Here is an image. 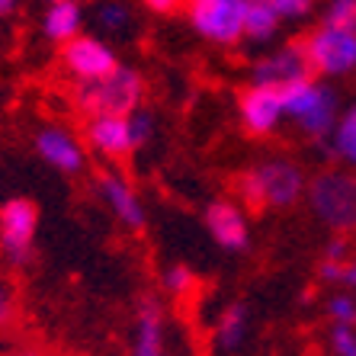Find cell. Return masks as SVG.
Segmentation results:
<instances>
[{"mask_svg":"<svg viewBox=\"0 0 356 356\" xmlns=\"http://www.w3.org/2000/svg\"><path fill=\"white\" fill-rule=\"evenodd\" d=\"M234 193L250 212L292 209L305 193V170L289 158L260 161L234 177Z\"/></svg>","mask_w":356,"mask_h":356,"instance_id":"obj_1","label":"cell"},{"mask_svg":"<svg viewBox=\"0 0 356 356\" xmlns=\"http://www.w3.org/2000/svg\"><path fill=\"white\" fill-rule=\"evenodd\" d=\"M145 99V81L135 67L119 65L116 71L103 81L93 83H77L74 87V103L87 113V119L93 116H132L141 109Z\"/></svg>","mask_w":356,"mask_h":356,"instance_id":"obj_2","label":"cell"},{"mask_svg":"<svg viewBox=\"0 0 356 356\" xmlns=\"http://www.w3.org/2000/svg\"><path fill=\"white\" fill-rule=\"evenodd\" d=\"M282 116L298 122L308 138H327L337 129V93L318 81H296L282 87Z\"/></svg>","mask_w":356,"mask_h":356,"instance_id":"obj_3","label":"cell"},{"mask_svg":"<svg viewBox=\"0 0 356 356\" xmlns=\"http://www.w3.org/2000/svg\"><path fill=\"white\" fill-rule=\"evenodd\" d=\"M308 202L327 228L337 234L356 232V174L324 170L308 183Z\"/></svg>","mask_w":356,"mask_h":356,"instance_id":"obj_4","label":"cell"},{"mask_svg":"<svg viewBox=\"0 0 356 356\" xmlns=\"http://www.w3.org/2000/svg\"><path fill=\"white\" fill-rule=\"evenodd\" d=\"M39 209L33 199L13 196L0 206V250L13 266H26L35 250Z\"/></svg>","mask_w":356,"mask_h":356,"instance_id":"obj_5","label":"cell"},{"mask_svg":"<svg viewBox=\"0 0 356 356\" xmlns=\"http://www.w3.org/2000/svg\"><path fill=\"white\" fill-rule=\"evenodd\" d=\"M308 55V65L315 74L343 77L356 71V29H334L318 26L315 33L302 42Z\"/></svg>","mask_w":356,"mask_h":356,"instance_id":"obj_6","label":"cell"},{"mask_svg":"<svg viewBox=\"0 0 356 356\" xmlns=\"http://www.w3.org/2000/svg\"><path fill=\"white\" fill-rule=\"evenodd\" d=\"M244 10L248 0H193L190 23L209 42L234 45L244 39Z\"/></svg>","mask_w":356,"mask_h":356,"instance_id":"obj_7","label":"cell"},{"mask_svg":"<svg viewBox=\"0 0 356 356\" xmlns=\"http://www.w3.org/2000/svg\"><path fill=\"white\" fill-rule=\"evenodd\" d=\"M61 61H65L67 74L74 77L77 83L103 81V77H109L119 67L113 49L106 42L93 39V35H77V39L67 42L65 51H61Z\"/></svg>","mask_w":356,"mask_h":356,"instance_id":"obj_8","label":"cell"},{"mask_svg":"<svg viewBox=\"0 0 356 356\" xmlns=\"http://www.w3.org/2000/svg\"><path fill=\"white\" fill-rule=\"evenodd\" d=\"M315 74L312 65H308V55L302 49V42H292L286 49L273 51V55H266L254 65L250 71V83H264V87H289L296 81H308V77Z\"/></svg>","mask_w":356,"mask_h":356,"instance_id":"obj_9","label":"cell"},{"mask_svg":"<svg viewBox=\"0 0 356 356\" xmlns=\"http://www.w3.org/2000/svg\"><path fill=\"white\" fill-rule=\"evenodd\" d=\"M238 116L250 135H270L282 119V90L280 87H264L250 83L238 97Z\"/></svg>","mask_w":356,"mask_h":356,"instance_id":"obj_10","label":"cell"},{"mask_svg":"<svg viewBox=\"0 0 356 356\" xmlns=\"http://www.w3.org/2000/svg\"><path fill=\"white\" fill-rule=\"evenodd\" d=\"M35 154L65 177H77L83 167H87L83 145L67 132V129H58V125H45V129L35 135Z\"/></svg>","mask_w":356,"mask_h":356,"instance_id":"obj_11","label":"cell"},{"mask_svg":"<svg viewBox=\"0 0 356 356\" xmlns=\"http://www.w3.org/2000/svg\"><path fill=\"white\" fill-rule=\"evenodd\" d=\"M202 218H206V228L218 248L232 250V254L248 248L250 228H248V218H244L238 202H232V199H216V202L206 206V216Z\"/></svg>","mask_w":356,"mask_h":356,"instance_id":"obj_12","label":"cell"},{"mask_svg":"<svg viewBox=\"0 0 356 356\" xmlns=\"http://www.w3.org/2000/svg\"><path fill=\"white\" fill-rule=\"evenodd\" d=\"M83 135H87V145H90L97 154H103V158L122 161L135 151L129 116H93V119H87Z\"/></svg>","mask_w":356,"mask_h":356,"instance_id":"obj_13","label":"cell"},{"mask_svg":"<svg viewBox=\"0 0 356 356\" xmlns=\"http://www.w3.org/2000/svg\"><path fill=\"white\" fill-rule=\"evenodd\" d=\"M99 193H103L106 206L113 209V216H116L125 228H132V232L145 228V206H141L138 193L132 190V183L125 180L122 174L103 170V174H99Z\"/></svg>","mask_w":356,"mask_h":356,"instance_id":"obj_14","label":"cell"},{"mask_svg":"<svg viewBox=\"0 0 356 356\" xmlns=\"http://www.w3.org/2000/svg\"><path fill=\"white\" fill-rule=\"evenodd\" d=\"M132 356H167L164 350V308L154 296H141L135 305Z\"/></svg>","mask_w":356,"mask_h":356,"instance_id":"obj_15","label":"cell"},{"mask_svg":"<svg viewBox=\"0 0 356 356\" xmlns=\"http://www.w3.org/2000/svg\"><path fill=\"white\" fill-rule=\"evenodd\" d=\"M81 23H83L81 7H77L74 0H65V3H51L49 7V13L42 19V29H45V35L51 42H65L67 45L71 39H77Z\"/></svg>","mask_w":356,"mask_h":356,"instance_id":"obj_16","label":"cell"},{"mask_svg":"<svg viewBox=\"0 0 356 356\" xmlns=\"http://www.w3.org/2000/svg\"><path fill=\"white\" fill-rule=\"evenodd\" d=\"M248 324H250L248 305H244V302H232V305L222 312L218 324H216V343H218V350H225V353L238 350L241 343H244V337H248Z\"/></svg>","mask_w":356,"mask_h":356,"instance_id":"obj_17","label":"cell"},{"mask_svg":"<svg viewBox=\"0 0 356 356\" xmlns=\"http://www.w3.org/2000/svg\"><path fill=\"white\" fill-rule=\"evenodd\" d=\"M280 13L270 0H248V10H244V35L248 39L266 42L270 35H276L280 29Z\"/></svg>","mask_w":356,"mask_h":356,"instance_id":"obj_18","label":"cell"},{"mask_svg":"<svg viewBox=\"0 0 356 356\" xmlns=\"http://www.w3.org/2000/svg\"><path fill=\"white\" fill-rule=\"evenodd\" d=\"M334 154L340 161H347L350 167H356V106H350L343 116L337 119L334 129Z\"/></svg>","mask_w":356,"mask_h":356,"instance_id":"obj_19","label":"cell"},{"mask_svg":"<svg viewBox=\"0 0 356 356\" xmlns=\"http://www.w3.org/2000/svg\"><path fill=\"white\" fill-rule=\"evenodd\" d=\"M331 324H347V327H356V296H347V292H340V296H331L327 298V305H324Z\"/></svg>","mask_w":356,"mask_h":356,"instance_id":"obj_20","label":"cell"},{"mask_svg":"<svg viewBox=\"0 0 356 356\" xmlns=\"http://www.w3.org/2000/svg\"><path fill=\"white\" fill-rule=\"evenodd\" d=\"M324 26L356 29V0H331L327 10H324Z\"/></svg>","mask_w":356,"mask_h":356,"instance_id":"obj_21","label":"cell"},{"mask_svg":"<svg viewBox=\"0 0 356 356\" xmlns=\"http://www.w3.org/2000/svg\"><path fill=\"white\" fill-rule=\"evenodd\" d=\"M97 19H99V26H103V29L119 33V29L132 19V13H129V7H125V3H119V0H106V3H99Z\"/></svg>","mask_w":356,"mask_h":356,"instance_id":"obj_22","label":"cell"},{"mask_svg":"<svg viewBox=\"0 0 356 356\" xmlns=\"http://www.w3.org/2000/svg\"><path fill=\"white\" fill-rule=\"evenodd\" d=\"M196 286V276L186 270V266H180V264H174V266H167L164 270V289L170 292V296H186V292Z\"/></svg>","mask_w":356,"mask_h":356,"instance_id":"obj_23","label":"cell"},{"mask_svg":"<svg viewBox=\"0 0 356 356\" xmlns=\"http://www.w3.org/2000/svg\"><path fill=\"white\" fill-rule=\"evenodd\" d=\"M331 353L334 356H356V327L331 324Z\"/></svg>","mask_w":356,"mask_h":356,"instance_id":"obj_24","label":"cell"},{"mask_svg":"<svg viewBox=\"0 0 356 356\" xmlns=\"http://www.w3.org/2000/svg\"><path fill=\"white\" fill-rule=\"evenodd\" d=\"M129 125H132L135 148H141V145H145V141L151 138V132H154V119H151V113H145V109L132 113V116H129Z\"/></svg>","mask_w":356,"mask_h":356,"instance_id":"obj_25","label":"cell"},{"mask_svg":"<svg viewBox=\"0 0 356 356\" xmlns=\"http://www.w3.org/2000/svg\"><path fill=\"white\" fill-rule=\"evenodd\" d=\"M282 19H298L312 10V0H270Z\"/></svg>","mask_w":356,"mask_h":356,"instance_id":"obj_26","label":"cell"},{"mask_svg":"<svg viewBox=\"0 0 356 356\" xmlns=\"http://www.w3.org/2000/svg\"><path fill=\"white\" fill-rule=\"evenodd\" d=\"M343 270H347V260H327L324 257L321 264H318V280L340 286V282H343Z\"/></svg>","mask_w":356,"mask_h":356,"instance_id":"obj_27","label":"cell"},{"mask_svg":"<svg viewBox=\"0 0 356 356\" xmlns=\"http://www.w3.org/2000/svg\"><path fill=\"white\" fill-rule=\"evenodd\" d=\"M324 257L327 260H347V241L343 238H331L327 248H324Z\"/></svg>","mask_w":356,"mask_h":356,"instance_id":"obj_28","label":"cell"},{"mask_svg":"<svg viewBox=\"0 0 356 356\" xmlns=\"http://www.w3.org/2000/svg\"><path fill=\"white\" fill-rule=\"evenodd\" d=\"M10 312H13V298H10L7 286H0V327L10 321Z\"/></svg>","mask_w":356,"mask_h":356,"instance_id":"obj_29","label":"cell"},{"mask_svg":"<svg viewBox=\"0 0 356 356\" xmlns=\"http://www.w3.org/2000/svg\"><path fill=\"white\" fill-rule=\"evenodd\" d=\"M145 7L154 10V13H174L180 7V0H145Z\"/></svg>","mask_w":356,"mask_h":356,"instance_id":"obj_30","label":"cell"},{"mask_svg":"<svg viewBox=\"0 0 356 356\" xmlns=\"http://www.w3.org/2000/svg\"><path fill=\"white\" fill-rule=\"evenodd\" d=\"M340 286H347V289L356 292V260H347V270H343V282Z\"/></svg>","mask_w":356,"mask_h":356,"instance_id":"obj_31","label":"cell"},{"mask_svg":"<svg viewBox=\"0 0 356 356\" xmlns=\"http://www.w3.org/2000/svg\"><path fill=\"white\" fill-rule=\"evenodd\" d=\"M7 356H49V353L39 350V347H19V350H13V353H7Z\"/></svg>","mask_w":356,"mask_h":356,"instance_id":"obj_32","label":"cell"},{"mask_svg":"<svg viewBox=\"0 0 356 356\" xmlns=\"http://www.w3.org/2000/svg\"><path fill=\"white\" fill-rule=\"evenodd\" d=\"M17 10V0H0V17H10Z\"/></svg>","mask_w":356,"mask_h":356,"instance_id":"obj_33","label":"cell"},{"mask_svg":"<svg viewBox=\"0 0 356 356\" xmlns=\"http://www.w3.org/2000/svg\"><path fill=\"white\" fill-rule=\"evenodd\" d=\"M49 3H65V0H49Z\"/></svg>","mask_w":356,"mask_h":356,"instance_id":"obj_34","label":"cell"}]
</instances>
